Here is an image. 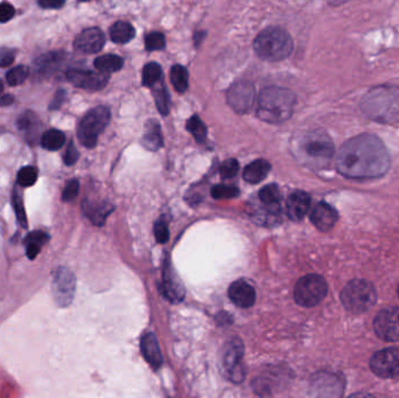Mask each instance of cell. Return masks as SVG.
Listing matches in <instances>:
<instances>
[{
	"label": "cell",
	"instance_id": "6da1fadb",
	"mask_svg": "<svg viewBox=\"0 0 399 398\" xmlns=\"http://www.w3.org/2000/svg\"><path fill=\"white\" fill-rule=\"evenodd\" d=\"M336 169L349 179H375L390 169V155L374 135H356L345 143L336 155Z\"/></svg>",
	"mask_w": 399,
	"mask_h": 398
},
{
	"label": "cell",
	"instance_id": "7a4b0ae2",
	"mask_svg": "<svg viewBox=\"0 0 399 398\" xmlns=\"http://www.w3.org/2000/svg\"><path fill=\"white\" fill-rule=\"evenodd\" d=\"M363 114L377 123L399 122V88L396 85H377L370 89L361 101Z\"/></svg>",
	"mask_w": 399,
	"mask_h": 398
},
{
	"label": "cell",
	"instance_id": "3957f363",
	"mask_svg": "<svg viewBox=\"0 0 399 398\" xmlns=\"http://www.w3.org/2000/svg\"><path fill=\"white\" fill-rule=\"evenodd\" d=\"M257 116L264 122L280 124L291 119L295 104V95L282 87H266L257 101Z\"/></svg>",
	"mask_w": 399,
	"mask_h": 398
},
{
	"label": "cell",
	"instance_id": "277c9868",
	"mask_svg": "<svg viewBox=\"0 0 399 398\" xmlns=\"http://www.w3.org/2000/svg\"><path fill=\"white\" fill-rule=\"evenodd\" d=\"M256 54L268 62L282 61L293 51V40L289 32L279 28H268L254 41Z\"/></svg>",
	"mask_w": 399,
	"mask_h": 398
},
{
	"label": "cell",
	"instance_id": "5b68a950",
	"mask_svg": "<svg viewBox=\"0 0 399 398\" xmlns=\"http://www.w3.org/2000/svg\"><path fill=\"white\" fill-rule=\"evenodd\" d=\"M341 301L349 312L364 313L376 304L377 294L373 284L368 280L354 279L341 292Z\"/></svg>",
	"mask_w": 399,
	"mask_h": 398
},
{
	"label": "cell",
	"instance_id": "8992f818",
	"mask_svg": "<svg viewBox=\"0 0 399 398\" xmlns=\"http://www.w3.org/2000/svg\"><path fill=\"white\" fill-rule=\"evenodd\" d=\"M300 150L307 162L318 167L328 165L334 155L332 139L323 131L309 132L302 138Z\"/></svg>",
	"mask_w": 399,
	"mask_h": 398
},
{
	"label": "cell",
	"instance_id": "52a82bcc",
	"mask_svg": "<svg viewBox=\"0 0 399 398\" xmlns=\"http://www.w3.org/2000/svg\"><path fill=\"white\" fill-rule=\"evenodd\" d=\"M110 122V110L97 107L84 116L78 128V135L82 145L93 149L97 144L98 137Z\"/></svg>",
	"mask_w": 399,
	"mask_h": 398
},
{
	"label": "cell",
	"instance_id": "ba28073f",
	"mask_svg": "<svg viewBox=\"0 0 399 398\" xmlns=\"http://www.w3.org/2000/svg\"><path fill=\"white\" fill-rule=\"evenodd\" d=\"M328 292L326 280L319 275H307L298 280L294 287V299L300 306L320 304Z\"/></svg>",
	"mask_w": 399,
	"mask_h": 398
},
{
	"label": "cell",
	"instance_id": "9c48e42d",
	"mask_svg": "<svg viewBox=\"0 0 399 398\" xmlns=\"http://www.w3.org/2000/svg\"><path fill=\"white\" fill-rule=\"evenodd\" d=\"M54 299L61 307H67L73 303L76 291V278L68 267H61L53 277Z\"/></svg>",
	"mask_w": 399,
	"mask_h": 398
},
{
	"label": "cell",
	"instance_id": "30bf717a",
	"mask_svg": "<svg viewBox=\"0 0 399 398\" xmlns=\"http://www.w3.org/2000/svg\"><path fill=\"white\" fill-rule=\"evenodd\" d=\"M227 102L237 114H248L256 103L255 87L248 81L236 82L227 92Z\"/></svg>",
	"mask_w": 399,
	"mask_h": 398
},
{
	"label": "cell",
	"instance_id": "8fae6325",
	"mask_svg": "<svg viewBox=\"0 0 399 398\" xmlns=\"http://www.w3.org/2000/svg\"><path fill=\"white\" fill-rule=\"evenodd\" d=\"M370 369L382 378H399V348H386L373 355Z\"/></svg>",
	"mask_w": 399,
	"mask_h": 398
},
{
	"label": "cell",
	"instance_id": "7c38bea8",
	"mask_svg": "<svg viewBox=\"0 0 399 398\" xmlns=\"http://www.w3.org/2000/svg\"><path fill=\"white\" fill-rule=\"evenodd\" d=\"M374 330L379 339L399 341V307H386L376 315Z\"/></svg>",
	"mask_w": 399,
	"mask_h": 398
},
{
	"label": "cell",
	"instance_id": "4fadbf2b",
	"mask_svg": "<svg viewBox=\"0 0 399 398\" xmlns=\"http://www.w3.org/2000/svg\"><path fill=\"white\" fill-rule=\"evenodd\" d=\"M243 351H244L243 344L235 339L227 344L222 354V365L232 381L241 382L244 378V370L242 366V358L244 354Z\"/></svg>",
	"mask_w": 399,
	"mask_h": 398
},
{
	"label": "cell",
	"instance_id": "5bb4252c",
	"mask_svg": "<svg viewBox=\"0 0 399 398\" xmlns=\"http://www.w3.org/2000/svg\"><path fill=\"white\" fill-rule=\"evenodd\" d=\"M67 80L78 88L96 92L105 88L109 82V75L102 71L95 73L90 71L71 69L67 73Z\"/></svg>",
	"mask_w": 399,
	"mask_h": 398
},
{
	"label": "cell",
	"instance_id": "9a60e30c",
	"mask_svg": "<svg viewBox=\"0 0 399 398\" xmlns=\"http://www.w3.org/2000/svg\"><path fill=\"white\" fill-rule=\"evenodd\" d=\"M105 37L100 28H87L74 41L75 51L82 54H95L105 46Z\"/></svg>",
	"mask_w": 399,
	"mask_h": 398
},
{
	"label": "cell",
	"instance_id": "2e32d148",
	"mask_svg": "<svg viewBox=\"0 0 399 398\" xmlns=\"http://www.w3.org/2000/svg\"><path fill=\"white\" fill-rule=\"evenodd\" d=\"M162 284H161V294L167 298L171 303H180L185 298V289L174 271L169 265H166L162 275Z\"/></svg>",
	"mask_w": 399,
	"mask_h": 398
},
{
	"label": "cell",
	"instance_id": "e0dca14e",
	"mask_svg": "<svg viewBox=\"0 0 399 398\" xmlns=\"http://www.w3.org/2000/svg\"><path fill=\"white\" fill-rule=\"evenodd\" d=\"M338 219L339 215L335 208L326 203H318L311 213V221L321 231H329L332 229Z\"/></svg>",
	"mask_w": 399,
	"mask_h": 398
},
{
	"label": "cell",
	"instance_id": "ac0fdd59",
	"mask_svg": "<svg viewBox=\"0 0 399 398\" xmlns=\"http://www.w3.org/2000/svg\"><path fill=\"white\" fill-rule=\"evenodd\" d=\"M311 207V196L302 191H295L286 201V213L293 221H302Z\"/></svg>",
	"mask_w": 399,
	"mask_h": 398
},
{
	"label": "cell",
	"instance_id": "d6986e66",
	"mask_svg": "<svg viewBox=\"0 0 399 398\" xmlns=\"http://www.w3.org/2000/svg\"><path fill=\"white\" fill-rule=\"evenodd\" d=\"M229 297L237 306L248 308L255 304L256 292L250 284L244 280H237L229 287Z\"/></svg>",
	"mask_w": 399,
	"mask_h": 398
},
{
	"label": "cell",
	"instance_id": "ffe728a7",
	"mask_svg": "<svg viewBox=\"0 0 399 398\" xmlns=\"http://www.w3.org/2000/svg\"><path fill=\"white\" fill-rule=\"evenodd\" d=\"M141 353L144 355L145 360L148 362L153 369H159L162 365V355L159 348L158 340L153 333H146L141 337Z\"/></svg>",
	"mask_w": 399,
	"mask_h": 398
},
{
	"label": "cell",
	"instance_id": "44dd1931",
	"mask_svg": "<svg viewBox=\"0 0 399 398\" xmlns=\"http://www.w3.org/2000/svg\"><path fill=\"white\" fill-rule=\"evenodd\" d=\"M66 60L64 52H52L44 54L35 61V73L41 76H49L56 73Z\"/></svg>",
	"mask_w": 399,
	"mask_h": 398
},
{
	"label": "cell",
	"instance_id": "7402d4cb",
	"mask_svg": "<svg viewBox=\"0 0 399 398\" xmlns=\"http://www.w3.org/2000/svg\"><path fill=\"white\" fill-rule=\"evenodd\" d=\"M83 210L85 215L97 226H102L107 219V215L114 210V207L110 206L107 203H97V201H84Z\"/></svg>",
	"mask_w": 399,
	"mask_h": 398
},
{
	"label": "cell",
	"instance_id": "603a6c76",
	"mask_svg": "<svg viewBox=\"0 0 399 398\" xmlns=\"http://www.w3.org/2000/svg\"><path fill=\"white\" fill-rule=\"evenodd\" d=\"M270 169H271L270 162H266L264 159H259L245 167L243 179L249 183H261L268 176Z\"/></svg>",
	"mask_w": 399,
	"mask_h": 398
},
{
	"label": "cell",
	"instance_id": "cb8c5ba5",
	"mask_svg": "<svg viewBox=\"0 0 399 398\" xmlns=\"http://www.w3.org/2000/svg\"><path fill=\"white\" fill-rule=\"evenodd\" d=\"M143 145L150 151H157L164 145V139L161 135L160 125L155 121L148 122L145 126V133L143 135Z\"/></svg>",
	"mask_w": 399,
	"mask_h": 398
},
{
	"label": "cell",
	"instance_id": "d4e9b609",
	"mask_svg": "<svg viewBox=\"0 0 399 398\" xmlns=\"http://www.w3.org/2000/svg\"><path fill=\"white\" fill-rule=\"evenodd\" d=\"M18 128L24 132L28 140L37 138V132L40 130V121L34 112L25 111L21 114L17 121Z\"/></svg>",
	"mask_w": 399,
	"mask_h": 398
},
{
	"label": "cell",
	"instance_id": "484cf974",
	"mask_svg": "<svg viewBox=\"0 0 399 398\" xmlns=\"http://www.w3.org/2000/svg\"><path fill=\"white\" fill-rule=\"evenodd\" d=\"M48 239V234L41 230L28 234L24 241L27 257L30 260H34L40 253L41 248L47 243Z\"/></svg>",
	"mask_w": 399,
	"mask_h": 398
},
{
	"label": "cell",
	"instance_id": "4316f807",
	"mask_svg": "<svg viewBox=\"0 0 399 398\" xmlns=\"http://www.w3.org/2000/svg\"><path fill=\"white\" fill-rule=\"evenodd\" d=\"M136 35L133 26L126 21H117L110 28L111 40L116 44H126Z\"/></svg>",
	"mask_w": 399,
	"mask_h": 398
},
{
	"label": "cell",
	"instance_id": "83f0119b",
	"mask_svg": "<svg viewBox=\"0 0 399 398\" xmlns=\"http://www.w3.org/2000/svg\"><path fill=\"white\" fill-rule=\"evenodd\" d=\"M259 203L264 206L282 210V194L277 185H268L259 192Z\"/></svg>",
	"mask_w": 399,
	"mask_h": 398
},
{
	"label": "cell",
	"instance_id": "f1b7e54d",
	"mask_svg": "<svg viewBox=\"0 0 399 398\" xmlns=\"http://www.w3.org/2000/svg\"><path fill=\"white\" fill-rule=\"evenodd\" d=\"M123 64H124L123 59L114 54L103 55L95 60V67L97 68L98 71H102L105 74L121 71Z\"/></svg>",
	"mask_w": 399,
	"mask_h": 398
},
{
	"label": "cell",
	"instance_id": "f546056e",
	"mask_svg": "<svg viewBox=\"0 0 399 398\" xmlns=\"http://www.w3.org/2000/svg\"><path fill=\"white\" fill-rule=\"evenodd\" d=\"M64 142H66V135L64 132L55 130V128L48 130L41 137V145L48 151L60 150L64 145Z\"/></svg>",
	"mask_w": 399,
	"mask_h": 398
},
{
	"label": "cell",
	"instance_id": "4dcf8cb0",
	"mask_svg": "<svg viewBox=\"0 0 399 398\" xmlns=\"http://www.w3.org/2000/svg\"><path fill=\"white\" fill-rule=\"evenodd\" d=\"M171 81L178 92H185L188 88V71L184 66L175 64L171 69Z\"/></svg>",
	"mask_w": 399,
	"mask_h": 398
},
{
	"label": "cell",
	"instance_id": "1f68e13d",
	"mask_svg": "<svg viewBox=\"0 0 399 398\" xmlns=\"http://www.w3.org/2000/svg\"><path fill=\"white\" fill-rule=\"evenodd\" d=\"M162 71L158 64L151 62L145 66L143 69V85L145 87H155L161 80Z\"/></svg>",
	"mask_w": 399,
	"mask_h": 398
},
{
	"label": "cell",
	"instance_id": "d6a6232c",
	"mask_svg": "<svg viewBox=\"0 0 399 398\" xmlns=\"http://www.w3.org/2000/svg\"><path fill=\"white\" fill-rule=\"evenodd\" d=\"M187 130L194 135L198 143H203L207 139V126L198 116H193L188 119Z\"/></svg>",
	"mask_w": 399,
	"mask_h": 398
},
{
	"label": "cell",
	"instance_id": "836d02e7",
	"mask_svg": "<svg viewBox=\"0 0 399 398\" xmlns=\"http://www.w3.org/2000/svg\"><path fill=\"white\" fill-rule=\"evenodd\" d=\"M30 76V69L25 66H18L12 68L6 74V81L11 87H17L26 81Z\"/></svg>",
	"mask_w": 399,
	"mask_h": 398
},
{
	"label": "cell",
	"instance_id": "e575fe53",
	"mask_svg": "<svg viewBox=\"0 0 399 398\" xmlns=\"http://www.w3.org/2000/svg\"><path fill=\"white\" fill-rule=\"evenodd\" d=\"M153 96H155V104H157V108H158L161 115H168V112H169V96H168L167 90L164 85H155Z\"/></svg>",
	"mask_w": 399,
	"mask_h": 398
},
{
	"label": "cell",
	"instance_id": "d590c367",
	"mask_svg": "<svg viewBox=\"0 0 399 398\" xmlns=\"http://www.w3.org/2000/svg\"><path fill=\"white\" fill-rule=\"evenodd\" d=\"M37 180V169L33 166H26L19 171L17 176V181L21 187H30L35 183Z\"/></svg>",
	"mask_w": 399,
	"mask_h": 398
},
{
	"label": "cell",
	"instance_id": "8d00e7d4",
	"mask_svg": "<svg viewBox=\"0 0 399 398\" xmlns=\"http://www.w3.org/2000/svg\"><path fill=\"white\" fill-rule=\"evenodd\" d=\"M13 207L16 210V216H17L18 222L20 224L24 229L28 228V223H27V216L25 213L24 201H23V196L20 192L14 189L13 192Z\"/></svg>",
	"mask_w": 399,
	"mask_h": 398
},
{
	"label": "cell",
	"instance_id": "74e56055",
	"mask_svg": "<svg viewBox=\"0 0 399 398\" xmlns=\"http://www.w3.org/2000/svg\"><path fill=\"white\" fill-rule=\"evenodd\" d=\"M239 188L234 186L218 185L212 188V195L214 199H232L239 195Z\"/></svg>",
	"mask_w": 399,
	"mask_h": 398
},
{
	"label": "cell",
	"instance_id": "f35d334b",
	"mask_svg": "<svg viewBox=\"0 0 399 398\" xmlns=\"http://www.w3.org/2000/svg\"><path fill=\"white\" fill-rule=\"evenodd\" d=\"M145 46H146V49L150 52L164 49L165 46H166L164 34L159 33V32L148 34L145 39Z\"/></svg>",
	"mask_w": 399,
	"mask_h": 398
},
{
	"label": "cell",
	"instance_id": "ab89813d",
	"mask_svg": "<svg viewBox=\"0 0 399 398\" xmlns=\"http://www.w3.org/2000/svg\"><path fill=\"white\" fill-rule=\"evenodd\" d=\"M239 164L235 159H228L225 162H222L220 167V173L223 179H232L239 173Z\"/></svg>",
	"mask_w": 399,
	"mask_h": 398
},
{
	"label": "cell",
	"instance_id": "60d3db41",
	"mask_svg": "<svg viewBox=\"0 0 399 398\" xmlns=\"http://www.w3.org/2000/svg\"><path fill=\"white\" fill-rule=\"evenodd\" d=\"M78 191H80V183L78 180H71L64 189V194H62V200L66 203H71L73 200L76 199Z\"/></svg>",
	"mask_w": 399,
	"mask_h": 398
},
{
	"label": "cell",
	"instance_id": "b9f144b4",
	"mask_svg": "<svg viewBox=\"0 0 399 398\" xmlns=\"http://www.w3.org/2000/svg\"><path fill=\"white\" fill-rule=\"evenodd\" d=\"M155 239L159 243H166L169 239V231H168L167 223L165 219H159L155 226Z\"/></svg>",
	"mask_w": 399,
	"mask_h": 398
},
{
	"label": "cell",
	"instance_id": "7bdbcfd3",
	"mask_svg": "<svg viewBox=\"0 0 399 398\" xmlns=\"http://www.w3.org/2000/svg\"><path fill=\"white\" fill-rule=\"evenodd\" d=\"M16 58V51L12 48H0V67H10Z\"/></svg>",
	"mask_w": 399,
	"mask_h": 398
},
{
	"label": "cell",
	"instance_id": "ee69618b",
	"mask_svg": "<svg viewBox=\"0 0 399 398\" xmlns=\"http://www.w3.org/2000/svg\"><path fill=\"white\" fill-rule=\"evenodd\" d=\"M16 14L14 7L8 3L0 4V24H5L7 21H10Z\"/></svg>",
	"mask_w": 399,
	"mask_h": 398
},
{
	"label": "cell",
	"instance_id": "f6af8a7d",
	"mask_svg": "<svg viewBox=\"0 0 399 398\" xmlns=\"http://www.w3.org/2000/svg\"><path fill=\"white\" fill-rule=\"evenodd\" d=\"M78 155H78V149L75 147L74 143L71 142L68 145L67 151H66V155H64V160L66 162V165H74L75 162H78Z\"/></svg>",
	"mask_w": 399,
	"mask_h": 398
},
{
	"label": "cell",
	"instance_id": "bcb514c9",
	"mask_svg": "<svg viewBox=\"0 0 399 398\" xmlns=\"http://www.w3.org/2000/svg\"><path fill=\"white\" fill-rule=\"evenodd\" d=\"M37 3L44 10H59L66 4V0H37Z\"/></svg>",
	"mask_w": 399,
	"mask_h": 398
},
{
	"label": "cell",
	"instance_id": "7dc6e473",
	"mask_svg": "<svg viewBox=\"0 0 399 398\" xmlns=\"http://www.w3.org/2000/svg\"><path fill=\"white\" fill-rule=\"evenodd\" d=\"M64 100H66V92L64 90H59L54 96L49 109L56 110V109L60 108L61 105L64 104Z\"/></svg>",
	"mask_w": 399,
	"mask_h": 398
},
{
	"label": "cell",
	"instance_id": "c3c4849f",
	"mask_svg": "<svg viewBox=\"0 0 399 398\" xmlns=\"http://www.w3.org/2000/svg\"><path fill=\"white\" fill-rule=\"evenodd\" d=\"M14 97L12 95L6 94L0 96V107H10L13 104Z\"/></svg>",
	"mask_w": 399,
	"mask_h": 398
},
{
	"label": "cell",
	"instance_id": "681fc988",
	"mask_svg": "<svg viewBox=\"0 0 399 398\" xmlns=\"http://www.w3.org/2000/svg\"><path fill=\"white\" fill-rule=\"evenodd\" d=\"M329 4H332V5H343V4L348 3L349 0H327Z\"/></svg>",
	"mask_w": 399,
	"mask_h": 398
},
{
	"label": "cell",
	"instance_id": "f907efd6",
	"mask_svg": "<svg viewBox=\"0 0 399 398\" xmlns=\"http://www.w3.org/2000/svg\"><path fill=\"white\" fill-rule=\"evenodd\" d=\"M3 90H4L3 82H1V80H0V94L3 92Z\"/></svg>",
	"mask_w": 399,
	"mask_h": 398
},
{
	"label": "cell",
	"instance_id": "816d5d0a",
	"mask_svg": "<svg viewBox=\"0 0 399 398\" xmlns=\"http://www.w3.org/2000/svg\"><path fill=\"white\" fill-rule=\"evenodd\" d=\"M81 1H89V0H81Z\"/></svg>",
	"mask_w": 399,
	"mask_h": 398
},
{
	"label": "cell",
	"instance_id": "f5cc1de1",
	"mask_svg": "<svg viewBox=\"0 0 399 398\" xmlns=\"http://www.w3.org/2000/svg\"><path fill=\"white\" fill-rule=\"evenodd\" d=\"M398 296H399V287H398Z\"/></svg>",
	"mask_w": 399,
	"mask_h": 398
}]
</instances>
